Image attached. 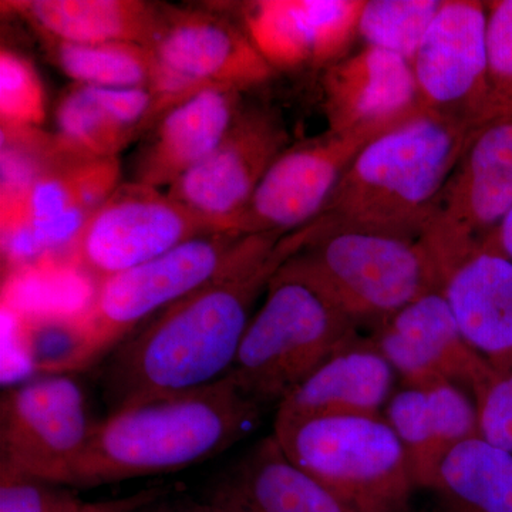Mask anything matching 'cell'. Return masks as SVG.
I'll use <instances>...</instances> for the list:
<instances>
[{"label":"cell","instance_id":"obj_1","mask_svg":"<svg viewBox=\"0 0 512 512\" xmlns=\"http://www.w3.org/2000/svg\"><path fill=\"white\" fill-rule=\"evenodd\" d=\"M312 235V225L286 235H245L220 274L123 340L101 367L109 414L227 376L255 302Z\"/></svg>","mask_w":512,"mask_h":512},{"label":"cell","instance_id":"obj_2","mask_svg":"<svg viewBox=\"0 0 512 512\" xmlns=\"http://www.w3.org/2000/svg\"><path fill=\"white\" fill-rule=\"evenodd\" d=\"M262 412L228 376L131 404L94 424L70 488L87 490L197 466L248 437Z\"/></svg>","mask_w":512,"mask_h":512},{"label":"cell","instance_id":"obj_3","mask_svg":"<svg viewBox=\"0 0 512 512\" xmlns=\"http://www.w3.org/2000/svg\"><path fill=\"white\" fill-rule=\"evenodd\" d=\"M477 128L424 111L362 148L325 211L326 231L419 239Z\"/></svg>","mask_w":512,"mask_h":512},{"label":"cell","instance_id":"obj_4","mask_svg":"<svg viewBox=\"0 0 512 512\" xmlns=\"http://www.w3.org/2000/svg\"><path fill=\"white\" fill-rule=\"evenodd\" d=\"M288 261L269 282L227 375L262 409L278 407L329 357L360 338L359 326Z\"/></svg>","mask_w":512,"mask_h":512},{"label":"cell","instance_id":"obj_5","mask_svg":"<svg viewBox=\"0 0 512 512\" xmlns=\"http://www.w3.org/2000/svg\"><path fill=\"white\" fill-rule=\"evenodd\" d=\"M274 437L296 467L353 512H407L412 467L384 417L276 420Z\"/></svg>","mask_w":512,"mask_h":512},{"label":"cell","instance_id":"obj_6","mask_svg":"<svg viewBox=\"0 0 512 512\" xmlns=\"http://www.w3.org/2000/svg\"><path fill=\"white\" fill-rule=\"evenodd\" d=\"M289 259L357 326H382L434 291L443 279L419 239L362 231H326Z\"/></svg>","mask_w":512,"mask_h":512},{"label":"cell","instance_id":"obj_7","mask_svg":"<svg viewBox=\"0 0 512 512\" xmlns=\"http://www.w3.org/2000/svg\"><path fill=\"white\" fill-rule=\"evenodd\" d=\"M117 157L63 154L19 187L0 190L5 275L46 262L72 261L84 225L120 187Z\"/></svg>","mask_w":512,"mask_h":512},{"label":"cell","instance_id":"obj_8","mask_svg":"<svg viewBox=\"0 0 512 512\" xmlns=\"http://www.w3.org/2000/svg\"><path fill=\"white\" fill-rule=\"evenodd\" d=\"M244 238L235 231L210 232L99 282L77 315L86 369L109 356L144 320L220 274Z\"/></svg>","mask_w":512,"mask_h":512},{"label":"cell","instance_id":"obj_9","mask_svg":"<svg viewBox=\"0 0 512 512\" xmlns=\"http://www.w3.org/2000/svg\"><path fill=\"white\" fill-rule=\"evenodd\" d=\"M512 211V116L474 131L419 241L444 281L487 247Z\"/></svg>","mask_w":512,"mask_h":512},{"label":"cell","instance_id":"obj_10","mask_svg":"<svg viewBox=\"0 0 512 512\" xmlns=\"http://www.w3.org/2000/svg\"><path fill=\"white\" fill-rule=\"evenodd\" d=\"M94 424L73 375L20 383L0 402V464L70 487Z\"/></svg>","mask_w":512,"mask_h":512},{"label":"cell","instance_id":"obj_11","mask_svg":"<svg viewBox=\"0 0 512 512\" xmlns=\"http://www.w3.org/2000/svg\"><path fill=\"white\" fill-rule=\"evenodd\" d=\"M150 49L156 60L153 92L168 110L201 90L245 92L276 73L244 29L204 10L164 8Z\"/></svg>","mask_w":512,"mask_h":512},{"label":"cell","instance_id":"obj_12","mask_svg":"<svg viewBox=\"0 0 512 512\" xmlns=\"http://www.w3.org/2000/svg\"><path fill=\"white\" fill-rule=\"evenodd\" d=\"M215 231L167 192L131 181L89 218L70 258L97 285Z\"/></svg>","mask_w":512,"mask_h":512},{"label":"cell","instance_id":"obj_13","mask_svg":"<svg viewBox=\"0 0 512 512\" xmlns=\"http://www.w3.org/2000/svg\"><path fill=\"white\" fill-rule=\"evenodd\" d=\"M289 141L285 121L274 107H242L220 146L168 187L167 195L220 231H234Z\"/></svg>","mask_w":512,"mask_h":512},{"label":"cell","instance_id":"obj_14","mask_svg":"<svg viewBox=\"0 0 512 512\" xmlns=\"http://www.w3.org/2000/svg\"><path fill=\"white\" fill-rule=\"evenodd\" d=\"M423 109L483 126L488 99L487 2L444 0L414 56Z\"/></svg>","mask_w":512,"mask_h":512},{"label":"cell","instance_id":"obj_15","mask_svg":"<svg viewBox=\"0 0 512 512\" xmlns=\"http://www.w3.org/2000/svg\"><path fill=\"white\" fill-rule=\"evenodd\" d=\"M373 138L326 130L286 148L266 171L234 231L286 235L318 220L357 154Z\"/></svg>","mask_w":512,"mask_h":512},{"label":"cell","instance_id":"obj_16","mask_svg":"<svg viewBox=\"0 0 512 512\" xmlns=\"http://www.w3.org/2000/svg\"><path fill=\"white\" fill-rule=\"evenodd\" d=\"M370 339L406 386L453 383L476 396L495 375L461 335L443 291L410 303Z\"/></svg>","mask_w":512,"mask_h":512},{"label":"cell","instance_id":"obj_17","mask_svg":"<svg viewBox=\"0 0 512 512\" xmlns=\"http://www.w3.org/2000/svg\"><path fill=\"white\" fill-rule=\"evenodd\" d=\"M365 0H258L242 6L244 30L278 70L323 69L350 55Z\"/></svg>","mask_w":512,"mask_h":512},{"label":"cell","instance_id":"obj_18","mask_svg":"<svg viewBox=\"0 0 512 512\" xmlns=\"http://www.w3.org/2000/svg\"><path fill=\"white\" fill-rule=\"evenodd\" d=\"M328 130L377 137L424 113L412 63L365 46L328 67L323 76Z\"/></svg>","mask_w":512,"mask_h":512},{"label":"cell","instance_id":"obj_19","mask_svg":"<svg viewBox=\"0 0 512 512\" xmlns=\"http://www.w3.org/2000/svg\"><path fill=\"white\" fill-rule=\"evenodd\" d=\"M242 92L204 89L167 111L137 154L133 183L171 187L215 150L242 110Z\"/></svg>","mask_w":512,"mask_h":512},{"label":"cell","instance_id":"obj_20","mask_svg":"<svg viewBox=\"0 0 512 512\" xmlns=\"http://www.w3.org/2000/svg\"><path fill=\"white\" fill-rule=\"evenodd\" d=\"M393 367L372 339H356L329 357L279 404L276 420L383 417L392 399Z\"/></svg>","mask_w":512,"mask_h":512},{"label":"cell","instance_id":"obj_21","mask_svg":"<svg viewBox=\"0 0 512 512\" xmlns=\"http://www.w3.org/2000/svg\"><path fill=\"white\" fill-rule=\"evenodd\" d=\"M384 419L402 441L417 487L434 488L451 448L480 437L476 403L453 383L404 386L387 403Z\"/></svg>","mask_w":512,"mask_h":512},{"label":"cell","instance_id":"obj_22","mask_svg":"<svg viewBox=\"0 0 512 512\" xmlns=\"http://www.w3.org/2000/svg\"><path fill=\"white\" fill-rule=\"evenodd\" d=\"M150 89H109L77 84L56 111L60 144L80 158L117 157L167 113Z\"/></svg>","mask_w":512,"mask_h":512},{"label":"cell","instance_id":"obj_23","mask_svg":"<svg viewBox=\"0 0 512 512\" xmlns=\"http://www.w3.org/2000/svg\"><path fill=\"white\" fill-rule=\"evenodd\" d=\"M461 335L495 373L512 372V261L480 251L443 285Z\"/></svg>","mask_w":512,"mask_h":512},{"label":"cell","instance_id":"obj_24","mask_svg":"<svg viewBox=\"0 0 512 512\" xmlns=\"http://www.w3.org/2000/svg\"><path fill=\"white\" fill-rule=\"evenodd\" d=\"M208 500L237 512H353L296 467L274 434L237 461Z\"/></svg>","mask_w":512,"mask_h":512},{"label":"cell","instance_id":"obj_25","mask_svg":"<svg viewBox=\"0 0 512 512\" xmlns=\"http://www.w3.org/2000/svg\"><path fill=\"white\" fill-rule=\"evenodd\" d=\"M6 6L53 42L147 47L156 39L164 9L141 0H25Z\"/></svg>","mask_w":512,"mask_h":512},{"label":"cell","instance_id":"obj_26","mask_svg":"<svg viewBox=\"0 0 512 512\" xmlns=\"http://www.w3.org/2000/svg\"><path fill=\"white\" fill-rule=\"evenodd\" d=\"M434 488L461 512H512V454L481 437L461 441L441 463Z\"/></svg>","mask_w":512,"mask_h":512},{"label":"cell","instance_id":"obj_27","mask_svg":"<svg viewBox=\"0 0 512 512\" xmlns=\"http://www.w3.org/2000/svg\"><path fill=\"white\" fill-rule=\"evenodd\" d=\"M50 43L56 63L77 84L153 90L156 60L150 47L136 43L73 45L53 40Z\"/></svg>","mask_w":512,"mask_h":512},{"label":"cell","instance_id":"obj_28","mask_svg":"<svg viewBox=\"0 0 512 512\" xmlns=\"http://www.w3.org/2000/svg\"><path fill=\"white\" fill-rule=\"evenodd\" d=\"M73 490L0 464V512H134L171 488L157 485L104 501H84Z\"/></svg>","mask_w":512,"mask_h":512},{"label":"cell","instance_id":"obj_29","mask_svg":"<svg viewBox=\"0 0 512 512\" xmlns=\"http://www.w3.org/2000/svg\"><path fill=\"white\" fill-rule=\"evenodd\" d=\"M444 0H365L359 39L412 63Z\"/></svg>","mask_w":512,"mask_h":512},{"label":"cell","instance_id":"obj_30","mask_svg":"<svg viewBox=\"0 0 512 512\" xmlns=\"http://www.w3.org/2000/svg\"><path fill=\"white\" fill-rule=\"evenodd\" d=\"M0 119L2 128H37L46 119L39 74L29 60L9 49L0 52Z\"/></svg>","mask_w":512,"mask_h":512},{"label":"cell","instance_id":"obj_31","mask_svg":"<svg viewBox=\"0 0 512 512\" xmlns=\"http://www.w3.org/2000/svg\"><path fill=\"white\" fill-rule=\"evenodd\" d=\"M488 99L484 124L512 116V0L487 2Z\"/></svg>","mask_w":512,"mask_h":512},{"label":"cell","instance_id":"obj_32","mask_svg":"<svg viewBox=\"0 0 512 512\" xmlns=\"http://www.w3.org/2000/svg\"><path fill=\"white\" fill-rule=\"evenodd\" d=\"M474 397L481 439L512 454V372L495 373Z\"/></svg>","mask_w":512,"mask_h":512},{"label":"cell","instance_id":"obj_33","mask_svg":"<svg viewBox=\"0 0 512 512\" xmlns=\"http://www.w3.org/2000/svg\"><path fill=\"white\" fill-rule=\"evenodd\" d=\"M134 512H237L227 505L215 503L212 500L197 501L190 497L168 493L154 498L150 503L137 508Z\"/></svg>","mask_w":512,"mask_h":512},{"label":"cell","instance_id":"obj_34","mask_svg":"<svg viewBox=\"0 0 512 512\" xmlns=\"http://www.w3.org/2000/svg\"><path fill=\"white\" fill-rule=\"evenodd\" d=\"M484 249L485 251L497 252V254L504 255L505 258L512 261V211Z\"/></svg>","mask_w":512,"mask_h":512}]
</instances>
